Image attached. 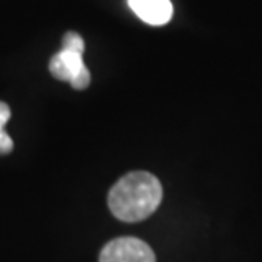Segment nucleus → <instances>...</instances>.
Here are the masks:
<instances>
[{"instance_id":"nucleus-1","label":"nucleus","mask_w":262,"mask_h":262,"mask_svg":"<svg viewBox=\"0 0 262 262\" xmlns=\"http://www.w3.org/2000/svg\"><path fill=\"white\" fill-rule=\"evenodd\" d=\"M160 181L148 172H131L121 177L109 191L107 204L111 213L121 222H141L160 206Z\"/></svg>"},{"instance_id":"nucleus-2","label":"nucleus","mask_w":262,"mask_h":262,"mask_svg":"<svg viewBox=\"0 0 262 262\" xmlns=\"http://www.w3.org/2000/svg\"><path fill=\"white\" fill-rule=\"evenodd\" d=\"M83 53L77 51L61 50L50 60V72L58 80L70 82L73 89L83 91L91 83V73H89L82 58Z\"/></svg>"},{"instance_id":"nucleus-3","label":"nucleus","mask_w":262,"mask_h":262,"mask_svg":"<svg viewBox=\"0 0 262 262\" xmlns=\"http://www.w3.org/2000/svg\"><path fill=\"white\" fill-rule=\"evenodd\" d=\"M99 262H155V254L143 240L121 237L111 240L102 249Z\"/></svg>"},{"instance_id":"nucleus-4","label":"nucleus","mask_w":262,"mask_h":262,"mask_svg":"<svg viewBox=\"0 0 262 262\" xmlns=\"http://www.w3.org/2000/svg\"><path fill=\"white\" fill-rule=\"evenodd\" d=\"M131 10L150 26H164L172 19L170 0H128Z\"/></svg>"},{"instance_id":"nucleus-5","label":"nucleus","mask_w":262,"mask_h":262,"mask_svg":"<svg viewBox=\"0 0 262 262\" xmlns=\"http://www.w3.org/2000/svg\"><path fill=\"white\" fill-rule=\"evenodd\" d=\"M10 119V107L5 102H0V155H7L14 148V141L5 131V124Z\"/></svg>"},{"instance_id":"nucleus-6","label":"nucleus","mask_w":262,"mask_h":262,"mask_svg":"<svg viewBox=\"0 0 262 262\" xmlns=\"http://www.w3.org/2000/svg\"><path fill=\"white\" fill-rule=\"evenodd\" d=\"M61 50H68V51H77V53H83L85 50V45H83V39L80 34L77 33H67L63 36V43H61Z\"/></svg>"}]
</instances>
